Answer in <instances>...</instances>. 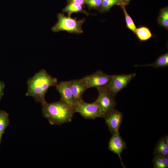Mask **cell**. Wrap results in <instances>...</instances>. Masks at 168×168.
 I'll return each mask as SVG.
<instances>
[{
	"label": "cell",
	"mask_w": 168,
	"mask_h": 168,
	"mask_svg": "<svg viewBox=\"0 0 168 168\" xmlns=\"http://www.w3.org/2000/svg\"><path fill=\"white\" fill-rule=\"evenodd\" d=\"M26 96L33 97L37 102L41 105L46 102L45 95L49 88L56 86L57 79L49 75L44 69L40 70L27 81Z\"/></svg>",
	"instance_id": "6da1fadb"
},
{
	"label": "cell",
	"mask_w": 168,
	"mask_h": 168,
	"mask_svg": "<svg viewBox=\"0 0 168 168\" xmlns=\"http://www.w3.org/2000/svg\"><path fill=\"white\" fill-rule=\"evenodd\" d=\"M41 105L42 115L51 125H60L70 122L75 113L74 107L61 99Z\"/></svg>",
	"instance_id": "7a4b0ae2"
},
{
	"label": "cell",
	"mask_w": 168,
	"mask_h": 168,
	"mask_svg": "<svg viewBox=\"0 0 168 168\" xmlns=\"http://www.w3.org/2000/svg\"><path fill=\"white\" fill-rule=\"evenodd\" d=\"M58 22L52 28L55 32L64 31L70 33L79 34L83 32L82 28L85 19L78 20L76 18L66 16L63 14L59 13L57 15Z\"/></svg>",
	"instance_id": "3957f363"
},
{
	"label": "cell",
	"mask_w": 168,
	"mask_h": 168,
	"mask_svg": "<svg viewBox=\"0 0 168 168\" xmlns=\"http://www.w3.org/2000/svg\"><path fill=\"white\" fill-rule=\"evenodd\" d=\"M98 96L95 100L98 105L101 112V118H104L108 113L115 109L116 105L114 96L108 90L107 87L96 88Z\"/></svg>",
	"instance_id": "277c9868"
},
{
	"label": "cell",
	"mask_w": 168,
	"mask_h": 168,
	"mask_svg": "<svg viewBox=\"0 0 168 168\" xmlns=\"http://www.w3.org/2000/svg\"><path fill=\"white\" fill-rule=\"evenodd\" d=\"M74 108L75 113H79L85 119H94L101 118L100 108L96 101L87 103L82 99L75 103Z\"/></svg>",
	"instance_id": "5b68a950"
},
{
	"label": "cell",
	"mask_w": 168,
	"mask_h": 168,
	"mask_svg": "<svg viewBox=\"0 0 168 168\" xmlns=\"http://www.w3.org/2000/svg\"><path fill=\"white\" fill-rule=\"evenodd\" d=\"M113 75L106 74L100 70L88 75L82 78L86 82L88 88L107 87Z\"/></svg>",
	"instance_id": "8992f818"
},
{
	"label": "cell",
	"mask_w": 168,
	"mask_h": 168,
	"mask_svg": "<svg viewBox=\"0 0 168 168\" xmlns=\"http://www.w3.org/2000/svg\"><path fill=\"white\" fill-rule=\"evenodd\" d=\"M136 75L135 72L128 74L113 75L107 89L115 96L125 88Z\"/></svg>",
	"instance_id": "52a82bcc"
},
{
	"label": "cell",
	"mask_w": 168,
	"mask_h": 168,
	"mask_svg": "<svg viewBox=\"0 0 168 168\" xmlns=\"http://www.w3.org/2000/svg\"><path fill=\"white\" fill-rule=\"evenodd\" d=\"M123 117V113L115 109L104 117L105 123L112 135L119 131Z\"/></svg>",
	"instance_id": "ba28073f"
},
{
	"label": "cell",
	"mask_w": 168,
	"mask_h": 168,
	"mask_svg": "<svg viewBox=\"0 0 168 168\" xmlns=\"http://www.w3.org/2000/svg\"><path fill=\"white\" fill-rule=\"evenodd\" d=\"M127 145L120 135L119 131L112 135L109 142V150L118 155L123 168H126L124 165L121 154L123 151L126 148Z\"/></svg>",
	"instance_id": "9c48e42d"
},
{
	"label": "cell",
	"mask_w": 168,
	"mask_h": 168,
	"mask_svg": "<svg viewBox=\"0 0 168 168\" xmlns=\"http://www.w3.org/2000/svg\"><path fill=\"white\" fill-rule=\"evenodd\" d=\"M69 81L75 104L76 102L82 99L83 93L88 88L83 78L79 79H72Z\"/></svg>",
	"instance_id": "30bf717a"
},
{
	"label": "cell",
	"mask_w": 168,
	"mask_h": 168,
	"mask_svg": "<svg viewBox=\"0 0 168 168\" xmlns=\"http://www.w3.org/2000/svg\"><path fill=\"white\" fill-rule=\"evenodd\" d=\"M60 95V99L74 108V102L70 81H61L55 86Z\"/></svg>",
	"instance_id": "8fae6325"
},
{
	"label": "cell",
	"mask_w": 168,
	"mask_h": 168,
	"mask_svg": "<svg viewBox=\"0 0 168 168\" xmlns=\"http://www.w3.org/2000/svg\"><path fill=\"white\" fill-rule=\"evenodd\" d=\"M168 66V53L161 55L152 63L144 65H135V67L151 66L155 68H164Z\"/></svg>",
	"instance_id": "7c38bea8"
},
{
	"label": "cell",
	"mask_w": 168,
	"mask_h": 168,
	"mask_svg": "<svg viewBox=\"0 0 168 168\" xmlns=\"http://www.w3.org/2000/svg\"><path fill=\"white\" fill-rule=\"evenodd\" d=\"M153 153L154 156H168V144L166 142L164 137L159 140L154 148Z\"/></svg>",
	"instance_id": "4fadbf2b"
},
{
	"label": "cell",
	"mask_w": 168,
	"mask_h": 168,
	"mask_svg": "<svg viewBox=\"0 0 168 168\" xmlns=\"http://www.w3.org/2000/svg\"><path fill=\"white\" fill-rule=\"evenodd\" d=\"M135 35L140 41H147L152 36L149 28L146 26H143L137 28Z\"/></svg>",
	"instance_id": "5bb4252c"
},
{
	"label": "cell",
	"mask_w": 168,
	"mask_h": 168,
	"mask_svg": "<svg viewBox=\"0 0 168 168\" xmlns=\"http://www.w3.org/2000/svg\"><path fill=\"white\" fill-rule=\"evenodd\" d=\"M63 12H66L68 16H71V14L72 13L76 12L83 13L88 16L89 14V13L83 9L82 6L72 2L68 3L63 9Z\"/></svg>",
	"instance_id": "9a60e30c"
},
{
	"label": "cell",
	"mask_w": 168,
	"mask_h": 168,
	"mask_svg": "<svg viewBox=\"0 0 168 168\" xmlns=\"http://www.w3.org/2000/svg\"><path fill=\"white\" fill-rule=\"evenodd\" d=\"M158 23L166 30H168V7L161 8L157 19Z\"/></svg>",
	"instance_id": "2e32d148"
},
{
	"label": "cell",
	"mask_w": 168,
	"mask_h": 168,
	"mask_svg": "<svg viewBox=\"0 0 168 168\" xmlns=\"http://www.w3.org/2000/svg\"><path fill=\"white\" fill-rule=\"evenodd\" d=\"M154 168H167L168 167V156H155L152 160Z\"/></svg>",
	"instance_id": "e0dca14e"
},
{
	"label": "cell",
	"mask_w": 168,
	"mask_h": 168,
	"mask_svg": "<svg viewBox=\"0 0 168 168\" xmlns=\"http://www.w3.org/2000/svg\"><path fill=\"white\" fill-rule=\"evenodd\" d=\"M9 124V114L4 110H0V133L4 134Z\"/></svg>",
	"instance_id": "ac0fdd59"
},
{
	"label": "cell",
	"mask_w": 168,
	"mask_h": 168,
	"mask_svg": "<svg viewBox=\"0 0 168 168\" xmlns=\"http://www.w3.org/2000/svg\"><path fill=\"white\" fill-rule=\"evenodd\" d=\"M120 6L123 9L127 27L135 34L137 27L132 18L127 12L125 6L121 4Z\"/></svg>",
	"instance_id": "d6986e66"
},
{
	"label": "cell",
	"mask_w": 168,
	"mask_h": 168,
	"mask_svg": "<svg viewBox=\"0 0 168 168\" xmlns=\"http://www.w3.org/2000/svg\"><path fill=\"white\" fill-rule=\"evenodd\" d=\"M122 4L120 0H102L100 8L99 10L101 13L109 11L114 5L120 6Z\"/></svg>",
	"instance_id": "ffe728a7"
},
{
	"label": "cell",
	"mask_w": 168,
	"mask_h": 168,
	"mask_svg": "<svg viewBox=\"0 0 168 168\" xmlns=\"http://www.w3.org/2000/svg\"><path fill=\"white\" fill-rule=\"evenodd\" d=\"M102 2V0H86L85 4L90 8L100 10Z\"/></svg>",
	"instance_id": "44dd1931"
},
{
	"label": "cell",
	"mask_w": 168,
	"mask_h": 168,
	"mask_svg": "<svg viewBox=\"0 0 168 168\" xmlns=\"http://www.w3.org/2000/svg\"><path fill=\"white\" fill-rule=\"evenodd\" d=\"M5 87L4 83L0 80V101L4 95L3 90Z\"/></svg>",
	"instance_id": "7402d4cb"
},
{
	"label": "cell",
	"mask_w": 168,
	"mask_h": 168,
	"mask_svg": "<svg viewBox=\"0 0 168 168\" xmlns=\"http://www.w3.org/2000/svg\"><path fill=\"white\" fill-rule=\"evenodd\" d=\"M86 0H68V3L70 2L78 4L83 6L85 3Z\"/></svg>",
	"instance_id": "603a6c76"
},
{
	"label": "cell",
	"mask_w": 168,
	"mask_h": 168,
	"mask_svg": "<svg viewBox=\"0 0 168 168\" xmlns=\"http://www.w3.org/2000/svg\"><path fill=\"white\" fill-rule=\"evenodd\" d=\"M131 0H120L122 4L126 6L128 5Z\"/></svg>",
	"instance_id": "cb8c5ba5"
},
{
	"label": "cell",
	"mask_w": 168,
	"mask_h": 168,
	"mask_svg": "<svg viewBox=\"0 0 168 168\" xmlns=\"http://www.w3.org/2000/svg\"><path fill=\"white\" fill-rule=\"evenodd\" d=\"M3 134L2 133H0V145L1 144L2 140V135Z\"/></svg>",
	"instance_id": "d4e9b609"
}]
</instances>
